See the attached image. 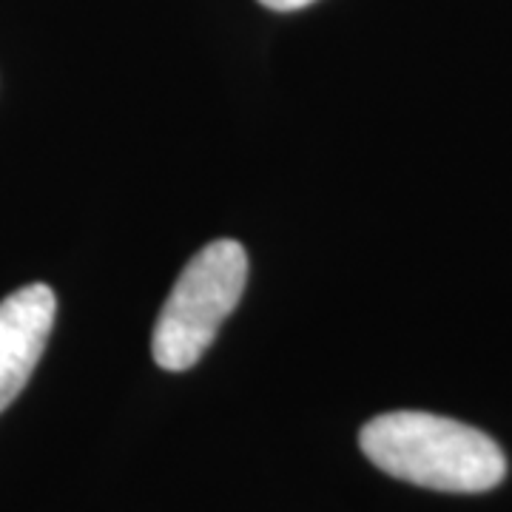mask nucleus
I'll return each mask as SVG.
<instances>
[{
	"mask_svg": "<svg viewBox=\"0 0 512 512\" xmlns=\"http://www.w3.org/2000/svg\"><path fill=\"white\" fill-rule=\"evenodd\" d=\"M359 444L382 473L439 493H487L507 476V456L487 433L436 413L376 416Z\"/></svg>",
	"mask_w": 512,
	"mask_h": 512,
	"instance_id": "1",
	"label": "nucleus"
},
{
	"mask_svg": "<svg viewBox=\"0 0 512 512\" xmlns=\"http://www.w3.org/2000/svg\"><path fill=\"white\" fill-rule=\"evenodd\" d=\"M245 282L248 251L237 239L208 242L191 256L157 316L151 336L154 362L171 373L197 365L239 305Z\"/></svg>",
	"mask_w": 512,
	"mask_h": 512,
	"instance_id": "2",
	"label": "nucleus"
},
{
	"mask_svg": "<svg viewBox=\"0 0 512 512\" xmlns=\"http://www.w3.org/2000/svg\"><path fill=\"white\" fill-rule=\"evenodd\" d=\"M57 316V296L35 282L0 302V413L32 379Z\"/></svg>",
	"mask_w": 512,
	"mask_h": 512,
	"instance_id": "3",
	"label": "nucleus"
},
{
	"mask_svg": "<svg viewBox=\"0 0 512 512\" xmlns=\"http://www.w3.org/2000/svg\"><path fill=\"white\" fill-rule=\"evenodd\" d=\"M259 3L268 6V9H274V12H296V9L311 6L316 0H259Z\"/></svg>",
	"mask_w": 512,
	"mask_h": 512,
	"instance_id": "4",
	"label": "nucleus"
}]
</instances>
